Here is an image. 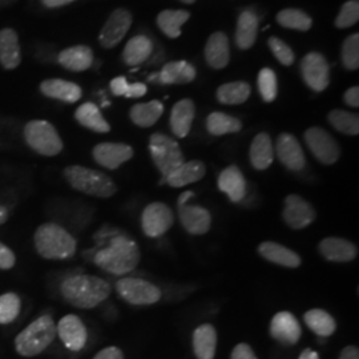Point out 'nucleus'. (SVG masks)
<instances>
[{
  "instance_id": "f257e3e1",
  "label": "nucleus",
  "mask_w": 359,
  "mask_h": 359,
  "mask_svg": "<svg viewBox=\"0 0 359 359\" xmlns=\"http://www.w3.org/2000/svg\"><path fill=\"white\" fill-rule=\"evenodd\" d=\"M111 285L103 278L88 274L71 276L60 285V293L65 301L79 309L99 306L111 295Z\"/></svg>"
},
{
  "instance_id": "f03ea898",
  "label": "nucleus",
  "mask_w": 359,
  "mask_h": 359,
  "mask_svg": "<svg viewBox=\"0 0 359 359\" xmlns=\"http://www.w3.org/2000/svg\"><path fill=\"white\" fill-rule=\"evenodd\" d=\"M142 259L137 244L127 236H115L109 244L95 253L93 262L114 276H124L136 269Z\"/></svg>"
},
{
  "instance_id": "7ed1b4c3",
  "label": "nucleus",
  "mask_w": 359,
  "mask_h": 359,
  "mask_svg": "<svg viewBox=\"0 0 359 359\" xmlns=\"http://www.w3.org/2000/svg\"><path fill=\"white\" fill-rule=\"evenodd\" d=\"M34 243L36 252L46 259H68L76 253L75 237L55 222L40 225L35 231Z\"/></svg>"
},
{
  "instance_id": "20e7f679",
  "label": "nucleus",
  "mask_w": 359,
  "mask_h": 359,
  "mask_svg": "<svg viewBox=\"0 0 359 359\" xmlns=\"http://www.w3.org/2000/svg\"><path fill=\"white\" fill-rule=\"evenodd\" d=\"M56 337V325L46 314L28 325L15 339L16 351L23 357H35L51 345Z\"/></svg>"
},
{
  "instance_id": "39448f33",
  "label": "nucleus",
  "mask_w": 359,
  "mask_h": 359,
  "mask_svg": "<svg viewBox=\"0 0 359 359\" xmlns=\"http://www.w3.org/2000/svg\"><path fill=\"white\" fill-rule=\"evenodd\" d=\"M65 177L74 189L99 198H109L117 191L114 180L103 172L90 168L80 165L65 168Z\"/></svg>"
},
{
  "instance_id": "423d86ee",
  "label": "nucleus",
  "mask_w": 359,
  "mask_h": 359,
  "mask_svg": "<svg viewBox=\"0 0 359 359\" xmlns=\"http://www.w3.org/2000/svg\"><path fill=\"white\" fill-rule=\"evenodd\" d=\"M149 154L158 172L161 184H165L168 176L181 164L185 163L179 142L164 133H154L149 139Z\"/></svg>"
},
{
  "instance_id": "0eeeda50",
  "label": "nucleus",
  "mask_w": 359,
  "mask_h": 359,
  "mask_svg": "<svg viewBox=\"0 0 359 359\" xmlns=\"http://www.w3.org/2000/svg\"><path fill=\"white\" fill-rule=\"evenodd\" d=\"M25 139L36 154L52 157L63 151V142L56 128L46 120H32L25 127Z\"/></svg>"
},
{
  "instance_id": "6e6552de",
  "label": "nucleus",
  "mask_w": 359,
  "mask_h": 359,
  "mask_svg": "<svg viewBox=\"0 0 359 359\" xmlns=\"http://www.w3.org/2000/svg\"><path fill=\"white\" fill-rule=\"evenodd\" d=\"M116 290L117 294L130 305H154L161 299V290L154 283L142 278H120L116 283Z\"/></svg>"
},
{
  "instance_id": "1a4fd4ad",
  "label": "nucleus",
  "mask_w": 359,
  "mask_h": 359,
  "mask_svg": "<svg viewBox=\"0 0 359 359\" xmlns=\"http://www.w3.org/2000/svg\"><path fill=\"white\" fill-rule=\"evenodd\" d=\"M194 193L187 191L179 197V217L182 228L193 236H203L212 226V216L209 210L203 206L188 205L187 201L192 198Z\"/></svg>"
},
{
  "instance_id": "9d476101",
  "label": "nucleus",
  "mask_w": 359,
  "mask_h": 359,
  "mask_svg": "<svg viewBox=\"0 0 359 359\" xmlns=\"http://www.w3.org/2000/svg\"><path fill=\"white\" fill-rule=\"evenodd\" d=\"M305 142L310 152L325 165H333L341 157V148L333 136L320 127H311L305 132Z\"/></svg>"
},
{
  "instance_id": "9b49d317",
  "label": "nucleus",
  "mask_w": 359,
  "mask_h": 359,
  "mask_svg": "<svg viewBox=\"0 0 359 359\" xmlns=\"http://www.w3.org/2000/svg\"><path fill=\"white\" fill-rule=\"evenodd\" d=\"M301 75L310 90L322 92L330 84V67L325 56L318 52L308 53L299 67Z\"/></svg>"
},
{
  "instance_id": "f8f14e48",
  "label": "nucleus",
  "mask_w": 359,
  "mask_h": 359,
  "mask_svg": "<svg viewBox=\"0 0 359 359\" xmlns=\"http://www.w3.org/2000/svg\"><path fill=\"white\" fill-rule=\"evenodd\" d=\"M173 224L175 215L164 203H151L142 210V228L147 237L157 238L165 234Z\"/></svg>"
},
{
  "instance_id": "ddd939ff",
  "label": "nucleus",
  "mask_w": 359,
  "mask_h": 359,
  "mask_svg": "<svg viewBox=\"0 0 359 359\" xmlns=\"http://www.w3.org/2000/svg\"><path fill=\"white\" fill-rule=\"evenodd\" d=\"M316 216V209L301 196L289 194L285 198L283 218L289 228L294 231L305 229L314 222Z\"/></svg>"
},
{
  "instance_id": "4468645a",
  "label": "nucleus",
  "mask_w": 359,
  "mask_h": 359,
  "mask_svg": "<svg viewBox=\"0 0 359 359\" xmlns=\"http://www.w3.org/2000/svg\"><path fill=\"white\" fill-rule=\"evenodd\" d=\"M274 154L283 167L292 172H301L306 167V157L301 148V144L290 133H281L276 142Z\"/></svg>"
},
{
  "instance_id": "2eb2a0df",
  "label": "nucleus",
  "mask_w": 359,
  "mask_h": 359,
  "mask_svg": "<svg viewBox=\"0 0 359 359\" xmlns=\"http://www.w3.org/2000/svg\"><path fill=\"white\" fill-rule=\"evenodd\" d=\"M132 26V15L126 8H117L108 18L99 35V41L104 48H114L127 35Z\"/></svg>"
},
{
  "instance_id": "dca6fc26",
  "label": "nucleus",
  "mask_w": 359,
  "mask_h": 359,
  "mask_svg": "<svg viewBox=\"0 0 359 359\" xmlns=\"http://www.w3.org/2000/svg\"><path fill=\"white\" fill-rule=\"evenodd\" d=\"M92 154L99 165L115 170L133 157V148L123 142H102L93 148Z\"/></svg>"
},
{
  "instance_id": "f3484780",
  "label": "nucleus",
  "mask_w": 359,
  "mask_h": 359,
  "mask_svg": "<svg viewBox=\"0 0 359 359\" xmlns=\"http://www.w3.org/2000/svg\"><path fill=\"white\" fill-rule=\"evenodd\" d=\"M56 333L59 334L65 346L71 351H80L86 346L88 338L86 325L75 314L63 317L56 326Z\"/></svg>"
},
{
  "instance_id": "a211bd4d",
  "label": "nucleus",
  "mask_w": 359,
  "mask_h": 359,
  "mask_svg": "<svg viewBox=\"0 0 359 359\" xmlns=\"http://www.w3.org/2000/svg\"><path fill=\"white\" fill-rule=\"evenodd\" d=\"M270 335L283 345H295L302 335L298 320L289 311H280L270 323Z\"/></svg>"
},
{
  "instance_id": "6ab92c4d",
  "label": "nucleus",
  "mask_w": 359,
  "mask_h": 359,
  "mask_svg": "<svg viewBox=\"0 0 359 359\" xmlns=\"http://www.w3.org/2000/svg\"><path fill=\"white\" fill-rule=\"evenodd\" d=\"M320 253L330 262H350L358 256L357 245L339 237H326L320 243Z\"/></svg>"
},
{
  "instance_id": "aec40b11",
  "label": "nucleus",
  "mask_w": 359,
  "mask_h": 359,
  "mask_svg": "<svg viewBox=\"0 0 359 359\" xmlns=\"http://www.w3.org/2000/svg\"><path fill=\"white\" fill-rule=\"evenodd\" d=\"M218 189L225 193L234 204L243 201L246 196V180L240 168L236 165L225 168L218 176Z\"/></svg>"
},
{
  "instance_id": "412c9836",
  "label": "nucleus",
  "mask_w": 359,
  "mask_h": 359,
  "mask_svg": "<svg viewBox=\"0 0 359 359\" xmlns=\"http://www.w3.org/2000/svg\"><path fill=\"white\" fill-rule=\"evenodd\" d=\"M258 253L264 259L269 261L271 264L280 265L283 268L297 269L301 266L302 259L299 255H297L294 250L286 248L281 244L266 241L258 246Z\"/></svg>"
},
{
  "instance_id": "4be33fe9",
  "label": "nucleus",
  "mask_w": 359,
  "mask_h": 359,
  "mask_svg": "<svg viewBox=\"0 0 359 359\" xmlns=\"http://www.w3.org/2000/svg\"><path fill=\"white\" fill-rule=\"evenodd\" d=\"M194 115H196V107L191 99H182L173 105L169 124L176 137L184 139L189 135Z\"/></svg>"
},
{
  "instance_id": "5701e85b",
  "label": "nucleus",
  "mask_w": 359,
  "mask_h": 359,
  "mask_svg": "<svg viewBox=\"0 0 359 359\" xmlns=\"http://www.w3.org/2000/svg\"><path fill=\"white\" fill-rule=\"evenodd\" d=\"M206 63L215 69L225 68L231 60V47L229 39L224 32H215L210 38L208 39L205 50Z\"/></svg>"
},
{
  "instance_id": "b1692460",
  "label": "nucleus",
  "mask_w": 359,
  "mask_h": 359,
  "mask_svg": "<svg viewBox=\"0 0 359 359\" xmlns=\"http://www.w3.org/2000/svg\"><path fill=\"white\" fill-rule=\"evenodd\" d=\"M40 90L44 96L56 99L65 103L74 104L80 100L81 97V88L72 83V81H67L63 79H50V80H44L40 84Z\"/></svg>"
},
{
  "instance_id": "393cba45",
  "label": "nucleus",
  "mask_w": 359,
  "mask_h": 359,
  "mask_svg": "<svg viewBox=\"0 0 359 359\" xmlns=\"http://www.w3.org/2000/svg\"><path fill=\"white\" fill-rule=\"evenodd\" d=\"M205 173V164L201 160H192L176 168L165 179V182L172 188H182L204 179Z\"/></svg>"
},
{
  "instance_id": "a878e982",
  "label": "nucleus",
  "mask_w": 359,
  "mask_h": 359,
  "mask_svg": "<svg viewBox=\"0 0 359 359\" xmlns=\"http://www.w3.org/2000/svg\"><path fill=\"white\" fill-rule=\"evenodd\" d=\"M196 68L185 60L169 62L157 74V84H189L196 79Z\"/></svg>"
},
{
  "instance_id": "bb28decb",
  "label": "nucleus",
  "mask_w": 359,
  "mask_h": 359,
  "mask_svg": "<svg viewBox=\"0 0 359 359\" xmlns=\"http://www.w3.org/2000/svg\"><path fill=\"white\" fill-rule=\"evenodd\" d=\"M217 348V332L210 323L198 326L193 333V351L197 359H213Z\"/></svg>"
},
{
  "instance_id": "cd10ccee",
  "label": "nucleus",
  "mask_w": 359,
  "mask_h": 359,
  "mask_svg": "<svg viewBox=\"0 0 359 359\" xmlns=\"http://www.w3.org/2000/svg\"><path fill=\"white\" fill-rule=\"evenodd\" d=\"M257 32H258V16L252 10H245L240 13L234 40L240 50H249L256 43Z\"/></svg>"
},
{
  "instance_id": "c85d7f7f",
  "label": "nucleus",
  "mask_w": 359,
  "mask_h": 359,
  "mask_svg": "<svg viewBox=\"0 0 359 359\" xmlns=\"http://www.w3.org/2000/svg\"><path fill=\"white\" fill-rule=\"evenodd\" d=\"M154 50V43L152 39L145 35H137L129 40L123 51V60L129 67L142 65L148 62L152 56Z\"/></svg>"
},
{
  "instance_id": "c756f323",
  "label": "nucleus",
  "mask_w": 359,
  "mask_h": 359,
  "mask_svg": "<svg viewBox=\"0 0 359 359\" xmlns=\"http://www.w3.org/2000/svg\"><path fill=\"white\" fill-rule=\"evenodd\" d=\"M22 62L19 38L11 28L0 31V65L6 69H13Z\"/></svg>"
},
{
  "instance_id": "7c9ffc66",
  "label": "nucleus",
  "mask_w": 359,
  "mask_h": 359,
  "mask_svg": "<svg viewBox=\"0 0 359 359\" xmlns=\"http://www.w3.org/2000/svg\"><path fill=\"white\" fill-rule=\"evenodd\" d=\"M250 163L257 170H265L274 161V147L269 135L265 132L258 133L253 139L249 151Z\"/></svg>"
},
{
  "instance_id": "2f4dec72",
  "label": "nucleus",
  "mask_w": 359,
  "mask_h": 359,
  "mask_svg": "<svg viewBox=\"0 0 359 359\" xmlns=\"http://www.w3.org/2000/svg\"><path fill=\"white\" fill-rule=\"evenodd\" d=\"M57 62L65 69L74 72H83L90 68L93 63V52L87 46H75L60 52Z\"/></svg>"
},
{
  "instance_id": "473e14b6",
  "label": "nucleus",
  "mask_w": 359,
  "mask_h": 359,
  "mask_svg": "<svg viewBox=\"0 0 359 359\" xmlns=\"http://www.w3.org/2000/svg\"><path fill=\"white\" fill-rule=\"evenodd\" d=\"M75 118L80 126L97 133H108L111 126L104 118L99 107L93 103L81 104L75 112Z\"/></svg>"
},
{
  "instance_id": "72a5a7b5",
  "label": "nucleus",
  "mask_w": 359,
  "mask_h": 359,
  "mask_svg": "<svg viewBox=\"0 0 359 359\" xmlns=\"http://www.w3.org/2000/svg\"><path fill=\"white\" fill-rule=\"evenodd\" d=\"M164 114V105L158 100H152L149 103L136 104L130 108L129 117L137 127L149 128L154 126L158 118Z\"/></svg>"
},
{
  "instance_id": "f704fd0d",
  "label": "nucleus",
  "mask_w": 359,
  "mask_h": 359,
  "mask_svg": "<svg viewBox=\"0 0 359 359\" xmlns=\"http://www.w3.org/2000/svg\"><path fill=\"white\" fill-rule=\"evenodd\" d=\"M191 18L185 10H164L157 16V26L168 38L176 39L181 35V26Z\"/></svg>"
},
{
  "instance_id": "c9c22d12",
  "label": "nucleus",
  "mask_w": 359,
  "mask_h": 359,
  "mask_svg": "<svg viewBox=\"0 0 359 359\" xmlns=\"http://www.w3.org/2000/svg\"><path fill=\"white\" fill-rule=\"evenodd\" d=\"M252 88L245 81H231L225 83L218 87L216 96L219 103L226 105H238L243 104L250 97Z\"/></svg>"
},
{
  "instance_id": "e433bc0d",
  "label": "nucleus",
  "mask_w": 359,
  "mask_h": 359,
  "mask_svg": "<svg viewBox=\"0 0 359 359\" xmlns=\"http://www.w3.org/2000/svg\"><path fill=\"white\" fill-rule=\"evenodd\" d=\"M305 323L308 325L309 329L311 332L317 334L318 337H330L333 335L335 329H337V323L333 317L322 310V309H311L305 313L304 316Z\"/></svg>"
},
{
  "instance_id": "4c0bfd02",
  "label": "nucleus",
  "mask_w": 359,
  "mask_h": 359,
  "mask_svg": "<svg viewBox=\"0 0 359 359\" xmlns=\"http://www.w3.org/2000/svg\"><path fill=\"white\" fill-rule=\"evenodd\" d=\"M206 129L213 136H222L240 132L243 129V123L237 117L222 112H213L206 118Z\"/></svg>"
},
{
  "instance_id": "58836bf2",
  "label": "nucleus",
  "mask_w": 359,
  "mask_h": 359,
  "mask_svg": "<svg viewBox=\"0 0 359 359\" xmlns=\"http://www.w3.org/2000/svg\"><path fill=\"white\" fill-rule=\"evenodd\" d=\"M277 22L280 26L289 29L306 32L313 26V19L308 13L298 8H285L277 13Z\"/></svg>"
},
{
  "instance_id": "ea45409f",
  "label": "nucleus",
  "mask_w": 359,
  "mask_h": 359,
  "mask_svg": "<svg viewBox=\"0 0 359 359\" xmlns=\"http://www.w3.org/2000/svg\"><path fill=\"white\" fill-rule=\"evenodd\" d=\"M329 123L332 127L341 133L348 136H357L359 133V116L342 109H334L329 116Z\"/></svg>"
},
{
  "instance_id": "a19ab883",
  "label": "nucleus",
  "mask_w": 359,
  "mask_h": 359,
  "mask_svg": "<svg viewBox=\"0 0 359 359\" xmlns=\"http://www.w3.org/2000/svg\"><path fill=\"white\" fill-rule=\"evenodd\" d=\"M257 86L264 102L271 103L276 100L278 93V84L276 72L270 68H262L257 77Z\"/></svg>"
},
{
  "instance_id": "79ce46f5",
  "label": "nucleus",
  "mask_w": 359,
  "mask_h": 359,
  "mask_svg": "<svg viewBox=\"0 0 359 359\" xmlns=\"http://www.w3.org/2000/svg\"><path fill=\"white\" fill-rule=\"evenodd\" d=\"M22 301L15 293L0 295V325H7L15 321L20 313Z\"/></svg>"
},
{
  "instance_id": "37998d69",
  "label": "nucleus",
  "mask_w": 359,
  "mask_h": 359,
  "mask_svg": "<svg viewBox=\"0 0 359 359\" xmlns=\"http://www.w3.org/2000/svg\"><path fill=\"white\" fill-rule=\"evenodd\" d=\"M342 65L348 71H355L359 67V35H350L344 41L342 53H341Z\"/></svg>"
},
{
  "instance_id": "c03bdc74",
  "label": "nucleus",
  "mask_w": 359,
  "mask_h": 359,
  "mask_svg": "<svg viewBox=\"0 0 359 359\" xmlns=\"http://www.w3.org/2000/svg\"><path fill=\"white\" fill-rule=\"evenodd\" d=\"M359 20V3L358 0H348L342 7L335 19L337 28H350L357 25Z\"/></svg>"
},
{
  "instance_id": "a18cd8bd",
  "label": "nucleus",
  "mask_w": 359,
  "mask_h": 359,
  "mask_svg": "<svg viewBox=\"0 0 359 359\" xmlns=\"http://www.w3.org/2000/svg\"><path fill=\"white\" fill-rule=\"evenodd\" d=\"M268 46L281 65L289 67L294 63V52L281 39L271 36L268 40Z\"/></svg>"
},
{
  "instance_id": "49530a36",
  "label": "nucleus",
  "mask_w": 359,
  "mask_h": 359,
  "mask_svg": "<svg viewBox=\"0 0 359 359\" xmlns=\"http://www.w3.org/2000/svg\"><path fill=\"white\" fill-rule=\"evenodd\" d=\"M15 262H16V258L13 250L8 246L0 243V269L10 270L13 268Z\"/></svg>"
},
{
  "instance_id": "de8ad7c7",
  "label": "nucleus",
  "mask_w": 359,
  "mask_h": 359,
  "mask_svg": "<svg viewBox=\"0 0 359 359\" xmlns=\"http://www.w3.org/2000/svg\"><path fill=\"white\" fill-rule=\"evenodd\" d=\"M231 359H257V357L248 344H238L233 348Z\"/></svg>"
},
{
  "instance_id": "09e8293b",
  "label": "nucleus",
  "mask_w": 359,
  "mask_h": 359,
  "mask_svg": "<svg viewBox=\"0 0 359 359\" xmlns=\"http://www.w3.org/2000/svg\"><path fill=\"white\" fill-rule=\"evenodd\" d=\"M111 90L115 96H124L127 95V90H128L129 83L127 81V79L124 76L115 77L112 81H111Z\"/></svg>"
},
{
  "instance_id": "8fccbe9b",
  "label": "nucleus",
  "mask_w": 359,
  "mask_h": 359,
  "mask_svg": "<svg viewBox=\"0 0 359 359\" xmlns=\"http://www.w3.org/2000/svg\"><path fill=\"white\" fill-rule=\"evenodd\" d=\"M93 359H124L123 351L115 346L107 347L96 354Z\"/></svg>"
},
{
  "instance_id": "3c124183",
  "label": "nucleus",
  "mask_w": 359,
  "mask_h": 359,
  "mask_svg": "<svg viewBox=\"0 0 359 359\" xmlns=\"http://www.w3.org/2000/svg\"><path fill=\"white\" fill-rule=\"evenodd\" d=\"M147 90H148V88H147L145 84H142V83H133V84H129L126 97H128V99L142 97L147 93Z\"/></svg>"
},
{
  "instance_id": "603ef678",
  "label": "nucleus",
  "mask_w": 359,
  "mask_h": 359,
  "mask_svg": "<svg viewBox=\"0 0 359 359\" xmlns=\"http://www.w3.org/2000/svg\"><path fill=\"white\" fill-rule=\"evenodd\" d=\"M344 100L348 107L353 108H358L359 107V88L358 87H351L345 92L344 95Z\"/></svg>"
},
{
  "instance_id": "864d4df0",
  "label": "nucleus",
  "mask_w": 359,
  "mask_h": 359,
  "mask_svg": "<svg viewBox=\"0 0 359 359\" xmlns=\"http://www.w3.org/2000/svg\"><path fill=\"white\" fill-rule=\"evenodd\" d=\"M339 359H359L358 347L347 346L342 350Z\"/></svg>"
},
{
  "instance_id": "5fc2aeb1",
  "label": "nucleus",
  "mask_w": 359,
  "mask_h": 359,
  "mask_svg": "<svg viewBox=\"0 0 359 359\" xmlns=\"http://www.w3.org/2000/svg\"><path fill=\"white\" fill-rule=\"evenodd\" d=\"M75 0H41V3L47 7V8H57V7H63L69 3H72Z\"/></svg>"
},
{
  "instance_id": "6e6d98bb",
  "label": "nucleus",
  "mask_w": 359,
  "mask_h": 359,
  "mask_svg": "<svg viewBox=\"0 0 359 359\" xmlns=\"http://www.w3.org/2000/svg\"><path fill=\"white\" fill-rule=\"evenodd\" d=\"M298 359H320V355H318L317 351H314V350H311V348H305V350L301 353V355H299V358Z\"/></svg>"
},
{
  "instance_id": "4d7b16f0",
  "label": "nucleus",
  "mask_w": 359,
  "mask_h": 359,
  "mask_svg": "<svg viewBox=\"0 0 359 359\" xmlns=\"http://www.w3.org/2000/svg\"><path fill=\"white\" fill-rule=\"evenodd\" d=\"M8 219V210L6 206L0 205V225H3Z\"/></svg>"
},
{
  "instance_id": "13d9d810",
  "label": "nucleus",
  "mask_w": 359,
  "mask_h": 359,
  "mask_svg": "<svg viewBox=\"0 0 359 359\" xmlns=\"http://www.w3.org/2000/svg\"><path fill=\"white\" fill-rule=\"evenodd\" d=\"M182 3H185V4H193V3H196V0H181Z\"/></svg>"
}]
</instances>
